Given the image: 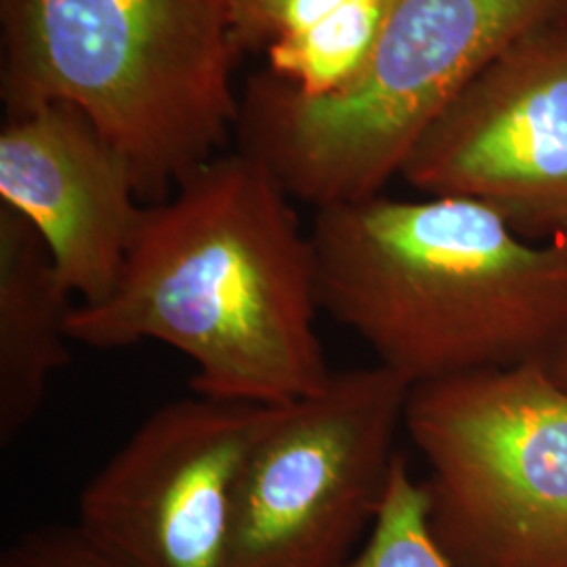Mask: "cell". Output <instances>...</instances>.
Here are the masks:
<instances>
[{
	"instance_id": "52a82bcc",
	"label": "cell",
	"mask_w": 567,
	"mask_h": 567,
	"mask_svg": "<svg viewBox=\"0 0 567 567\" xmlns=\"http://www.w3.org/2000/svg\"><path fill=\"white\" fill-rule=\"evenodd\" d=\"M276 405L154 410L84 486L76 527L114 567H227L244 466Z\"/></svg>"
},
{
	"instance_id": "4fadbf2b",
	"label": "cell",
	"mask_w": 567,
	"mask_h": 567,
	"mask_svg": "<svg viewBox=\"0 0 567 567\" xmlns=\"http://www.w3.org/2000/svg\"><path fill=\"white\" fill-rule=\"evenodd\" d=\"M0 567H114L84 538L76 524L42 526L4 548Z\"/></svg>"
},
{
	"instance_id": "3957f363",
	"label": "cell",
	"mask_w": 567,
	"mask_h": 567,
	"mask_svg": "<svg viewBox=\"0 0 567 567\" xmlns=\"http://www.w3.org/2000/svg\"><path fill=\"white\" fill-rule=\"evenodd\" d=\"M4 112L76 105L145 204L221 154L240 114L229 0H0Z\"/></svg>"
},
{
	"instance_id": "8fae6325",
	"label": "cell",
	"mask_w": 567,
	"mask_h": 567,
	"mask_svg": "<svg viewBox=\"0 0 567 567\" xmlns=\"http://www.w3.org/2000/svg\"><path fill=\"white\" fill-rule=\"evenodd\" d=\"M391 0H229L238 53H261L265 72L305 97L355 81L383 30Z\"/></svg>"
},
{
	"instance_id": "5bb4252c",
	"label": "cell",
	"mask_w": 567,
	"mask_h": 567,
	"mask_svg": "<svg viewBox=\"0 0 567 567\" xmlns=\"http://www.w3.org/2000/svg\"><path fill=\"white\" fill-rule=\"evenodd\" d=\"M548 365H550V372H553L564 385H567V334L566 339L559 344V349L555 351V355H553V360L548 362Z\"/></svg>"
},
{
	"instance_id": "ba28073f",
	"label": "cell",
	"mask_w": 567,
	"mask_h": 567,
	"mask_svg": "<svg viewBox=\"0 0 567 567\" xmlns=\"http://www.w3.org/2000/svg\"><path fill=\"white\" fill-rule=\"evenodd\" d=\"M402 179L567 243V9L511 42L435 118Z\"/></svg>"
},
{
	"instance_id": "277c9868",
	"label": "cell",
	"mask_w": 567,
	"mask_h": 567,
	"mask_svg": "<svg viewBox=\"0 0 567 567\" xmlns=\"http://www.w3.org/2000/svg\"><path fill=\"white\" fill-rule=\"evenodd\" d=\"M567 0H391L355 81L305 97L267 72L246 82L240 150L316 210L383 194L426 128L489 61Z\"/></svg>"
},
{
	"instance_id": "7c38bea8",
	"label": "cell",
	"mask_w": 567,
	"mask_h": 567,
	"mask_svg": "<svg viewBox=\"0 0 567 567\" xmlns=\"http://www.w3.org/2000/svg\"><path fill=\"white\" fill-rule=\"evenodd\" d=\"M341 567H456L431 529L425 487L402 452L374 524Z\"/></svg>"
},
{
	"instance_id": "30bf717a",
	"label": "cell",
	"mask_w": 567,
	"mask_h": 567,
	"mask_svg": "<svg viewBox=\"0 0 567 567\" xmlns=\"http://www.w3.org/2000/svg\"><path fill=\"white\" fill-rule=\"evenodd\" d=\"M74 295L41 234L0 204V446H13L70 362Z\"/></svg>"
},
{
	"instance_id": "5b68a950",
	"label": "cell",
	"mask_w": 567,
	"mask_h": 567,
	"mask_svg": "<svg viewBox=\"0 0 567 567\" xmlns=\"http://www.w3.org/2000/svg\"><path fill=\"white\" fill-rule=\"evenodd\" d=\"M429 524L456 567H567V385L548 362L410 389Z\"/></svg>"
},
{
	"instance_id": "7a4b0ae2",
	"label": "cell",
	"mask_w": 567,
	"mask_h": 567,
	"mask_svg": "<svg viewBox=\"0 0 567 567\" xmlns=\"http://www.w3.org/2000/svg\"><path fill=\"white\" fill-rule=\"evenodd\" d=\"M320 309L410 386L550 362L567 334V243L454 196L316 210Z\"/></svg>"
},
{
	"instance_id": "8992f818",
	"label": "cell",
	"mask_w": 567,
	"mask_h": 567,
	"mask_svg": "<svg viewBox=\"0 0 567 567\" xmlns=\"http://www.w3.org/2000/svg\"><path fill=\"white\" fill-rule=\"evenodd\" d=\"M410 389L364 365L276 405L244 466L227 567L343 566L383 505Z\"/></svg>"
},
{
	"instance_id": "6da1fadb",
	"label": "cell",
	"mask_w": 567,
	"mask_h": 567,
	"mask_svg": "<svg viewBox=\"0 0 567 567\" xmlns=\"http://www.w3.org/2000/svg\"><path fill=\"white\" fill-rule=\"evenodd\" d=\"M320 311L309 229L274 173L238 150L145 204L118 282L100 303H76L70 337L168 344L196 365L194 393L284 405L332 374Z\"/></svg>"
},
{
	"instance_id": "9c48e42d",
	"label": "cell",
	"mask_w": 567,
	"mask_h": 567,
	"mask_svg": "<svg viewBox=\"0 0 567 567\" xmlns=\"http://www.w3.org/2000/svg\"><path fill=\"white\" fill-rule=\"evenodd\" d=\"M0 204L41 234L79 305L110 297L145 208L121 150L63 102L4 112Z\"/></svg>"
}]
</instances>
